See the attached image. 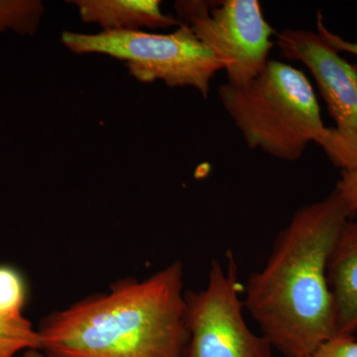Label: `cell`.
Masks as SVG:
<instances>
[{
  "label": "cell",
  "mask_w": 357,
  "mask_h": 357,
  "mask_svg": "<svg viewBox=\"0 0 357 357\" xmlns=\"http://www.w3.org/2000/svg\"><path fill=\"white\" fill-rule=\"evenodd\" d=\"M352 217L335 189L302 206L277 236L266 264L248 278L244 307L285 357L306 356L337 337L328 265Z\"/></svg>",
  "instance_id": "cell-1"
},
{
  "label": "cell",
  "mask_w": 357,
  "mask_h": 357,
  "mask_svg": "<svg viewBox=\"0 0 357 357\" xmlns=\"http://www.w3.org/2000/svg\"><path fill=\"white\" fill-rule=\"evenodd\" d=\"M39 333L42 351L53 357H183L189 333L182 262L55 312Z\"/></svg>",
  "instance_id": "cell-2"
},
{
  "label": "cell",
  "mask_w": 357,
  "mask_h": 357,
  "mask_svg": "<svg viewBox=\"0 0 357 357\" xmlns=\"http://www.w3.org/2000/svg\"><path fill=\"white\" fill-rule=\"evenodd\" d=\"M218 96L248 146L276 158L300 159L326 132L311 83L285 63L269 60L249 83L222 84Z\"/></svg>",
  "instance_id": "cell-3"
},
{
  "label": "cell",
  "mask_w": 357,
  "mask_h": 357,
  "mask_svg": "<svg viewBox=\"0 0 357 357\" xmlns=\"http://www.w3.org/2000/svg\"><path fill=\"white\" fill-rule=\"evenodd\" d=\"M62 43L75 54H103L123 61L140 83L162 81L170 88L196 89L204 98L223 70L218 59L188 26L169 34L146 31L63 32Z\"/></svg>",
  "instance_id": "cell-4"
},
{
  "label": "cell",
  "mask_w": 357,
  "mask_h": 357,
  "mask_svg": "<svg viewBox=\"0 0 357 357\" xmlns=\"http://www.w3.org/2000/svg\"><path fill=\"white\" fill-rule=\"evenodd\" d=\"M244 293L232 252L213 260L208 284L185 293L188 338L183 357H271V344L250 330L243 317Z\"/></svg>",
  "instance_id": "cell-5"
},
{
  "label": "cell",
  "mask_w": 357,
  "mask_h": 357,
  "mask_svg": "<svg viewBox=\"0 0 357 357\" xmlns=\"http://www.w3.org/2000/svg\"><path fill=\"white\" fill-rule=\"evenodd\" d=\"M177 20L208 47L227 73V83L243 86L264 69L275 32L257 0L176 1Z\"/></svg>",
  "instance_id": "cell-6"
},
{
  "label": "cell",
  "mask_w": 357,
  "mask_h": 357,
  "mask_svg": "<svg viewBox=\"0 0 357 357\" xmlns=\"http://www.w3.org/2000/svg\"><path fill=\"white\" fill-rule=\"evenodd\" d=\"M282 56L306 66L318 84L335 128H326L317 144L335 167H357V65L340 56L318 32L284 29L276 34Z\"/></svg>",
  "instance_id": "cell-7"
},
{
  "label": "cell",
  "mask_w": 357,
  "mask_h": 357,
  "mask_svg": "<svg viewBox=\"0 0 357 357\" xmlns=\"http://www.w3.org/2000/svg\"><path fill=\"white\" fill-rule=\"evenodd\" d=\"M84 23L102 31H144L180 27L177 17L163 13L160 0H70Z\"/></svg>",
  "instance_id": "cell-8"
},
{
  "label": "cell",
  "mask_w": 357,
  "mask_h": 357,
  "mask_svg": "<svg viewBox=\"0 0 357 357\" xmlns=\"http://www.w3.org/2000/svg\"><path fill=\"white\" fill-rule=\"evenodd\" d=\"M328 281L335 305L337 337L357 332V222L344 225L328 260Z\"/></svg>",
  "instance_id": "cell-9"
},
{
  "label": "cell",
  "mask_w": 357,
  "mask_h": 357,
  "mask_svg": "<svg viewBox=\"0 0 357 357\" xmlns=\"http://www.w3.org/2000/svg\"><path fill=\"white\" fill-rule=\"evenodd\" d=\"M44 13L41 0H0V34L32 36L39 29Z\"/></svg>",
  "instance_id": "cell-10"
},
{
  "label": "cell",
  "mask_w": 357,
  "mask_h": 357,
  "mask_svg": "<svg viewBox=\"0 0 357 357\" xmlns=\"http://www.w3.org/2000/svg\"><path fill=\"white\" fill-rule=\"evenodd\" d=\"M29 349H42L39 331L34 330L31 321L0 319V357H17Z\"/></svg>",
  "instance_id": "cell-11"
},
{
  "label": "cell",
  "mask_w": 357,
  "mask_h": 357,
  "mask_svg": "<svg viewBox=\"0 0 357 357\" xmlns=\"http://www.w3.org/2000/svg\"><path fill=\"white\" fill-rule=\"evenodd\" d=\"M24 281L13 267L0 266V319L7 321L24 319Z\"/></svg>",
  "instance_id": "cell-12"
},
{
  "label": "cell",
  "mask_w": 357,
  "mask_h": 357,
  "mask_svg": "<svg viewBox=\"0 0 357 357\" xmlns=\"http://www.w3.org/2000/svg\"><path fill=\"white\" fill-rule=\"evenodd\" d=\"M303 357H357V340L354 337H337Z\"/></svg>",
  "instance_id": "cell-13"
},
{
  "label": "cell",
  "mask_w": 357,
  "mask_h": 357,
  "mask_svg": "<svg viewBox=\"0 0 357 357\" xmlns=\"http://www.w3.org/2000/svg\"><path fill=\"white\" fill-rule=\"evenodd\" d=\"M340 196L347 204L352 215L357 213V167L349 171H342V178L335 187Z\"/></svg>",
  "instance_id": "cell-14"
},
{
  "label": "cell",
  "mask_w": 357,
  "mask_h": 357,
  "mask_svg": "<svg viewBox=\"0 0 357 357\" xmlns=\"http://www.w3.org/2000/svg\"><path fill=\"white\" fill-rule=\"evenodd\" d=\"M318 33L328 42L331 46H333L335 50L338 52H347V53L352 54L357 57V42L347 41L338 35L335 34L328 29L323 21V16L321 13H318Z\"/></svg>",
  "instance_id": "cell-15"
},
{
  "label": "cell",
  "mask_w": 357,
  "mask_h": 357,
  "mask_svg": "<svg viewBox=\"0 0 357 357\" xmlns=\"http://www.w3.org/2000/svg\"><path fill=\"white\" fill-rule=\"evenodd\" d=\"M41 351L42 349H29V351H23L17 357H53L47 352Z\"/></svg>",
  "instance_id": "cell-16"
}]
</instances>
